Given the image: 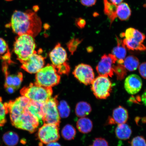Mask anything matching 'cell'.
Listing matches in <instances>:
<instances>
[{"label":"cell","mask_w":146,"mask_h":146,"mask_svg":"<svg viewBox=\"0 0 146 146\" xmlns=\"http://www.w3.org/2000/svg\"><path fill=\"white\" fill-rule=\"evenodd\" d=\"M18 35L27 34L35 37L40 32L42 22L35 12L27 10L25 12L15 11L9 25Z\"/></svg>","instance_id":"cell-1"},{"label":"cell","mask_w":146,"mask_h":146,"mask_svg":"<svg viewBox=\"0 0 146 146\" xmlns=\"http://www.w3.org/2000/svg\"><path fill=\"white\" fill-rule=\"evenodd\" d=\"M36 44L34 37L27 34L18 35L14 44V51L21 63L29 59L35 51Z\"/></svg>","instance_id":"cell-2"},{"label":"cell","mask_w":146,"mask_h":146,"mask_svg":"<svg viewBox=\"0 0 146 146\" xmlns=\"http://www.w3.org/2000/svg\"><path fill=\"white\" fill-rule=\"evenodd\" d=\"M20 93L30 100L43 104L51 98L53 91L52 87L42 86L35 83L23 87Z\"/></svg>","instance_id":"cell-3"},{"label":"cell","mask_w":146,"mask_h":146,"mask_svg":"<svg viewBox=\"0 0 146 146\" xmlns=\"http://www.w3.org/2000/svg\"><path fill=\"white\" fill-rule=\"evenodd\" d=\"M61 77L55 67L48 64L36 73V82L37 84L46 87H52L60 83Z\"/></svg>","instance_id":"cell-4"},{"label":"cell","mask_w":146,"mask_h":146,"mask_svg":"<svg viewBox=\"0 0 146 146\" xmlns=\"http://www.w3.org/2000/svg\"><path fill=\"white\" fill-rule=\"evenodd\" d=\"M91 89L98 99L105 100L110 96L112 91V84L108 77L99 76L91 84Z\"/></svg>","instance_id":"cell-5"},{"label":"cell","mask_w":146,"mask_h":146,"mask_svg":"<svg viewBox=\"0 0 146 146\" xmlns=\"http://www.w3.org/2000/svg\"><path fill=\"white\" fill-rule=\"evenodd\" d=\"M57 96L51 97L43 104L44 113L43 123L54 124L59 127L61 117L58 109V103Z\"/></svg>","instance_id":"cell-6"},{"label":"cell","mask_w":146,"mask_h":146,"mask_svg":"<svg viewBox=\"0 0 146 146\" xmlns=\"http://www.w3.org/2000/svg\"><path fill=\"white\" fill-rule=\"evenodd\" d=\"M11 123L17 128L27 131L31 133L35 132L40 123L36 118L25 110L22 114Z\"/></svg>","instance_id":"cell-7"},{"label":"cell","mask_w":146,"mask_h":146,"mask_svg":"<svg viewBox=\"0 0 146 146\" xmlns=\"http://www.w3.org/2000/svg\"><path fill=\"white\" fill-rule=\"evenodd\" d=\"M59 127L54 124L44 123L38 131L37 136L41 144L56 142L60 138Z\"/></svg>","instance_id":"cell-8"},{"label":"cell","mask_w":146,"mask_h":146,"mask_svg":"<svg viewBox=\"0 0 146 146\" xmlns=\"http://www.w3.org/2000/svg\"><path fill=\"white\" fill-rule=\"evenodd\" d=\"M117 61V59L113 54H104L96 67L98 74L100 76L112 77L114 75L113 67Z\"/></svg>","instance_id":"cell-9"},{"label":"cell","mask_w":146,"mask_h":146,"mask_svg":"<svg viewBox=\"0 0 146 146\" xmlns=\"http://www.w3.org/2000/svg\"><path fill=\"white\" fill-rule=\"evenodd\" d=\"M73 74L78 81L86 85L91 84L94 79V70L90 66L86 64L77 66Z\"/></svg>","instance_id":"cell-10"},{"label":"cell","mask_w":146,"mask_h":146,"mask_svg":"<svg viewBox=\"0 0 146 146\" xmlns=\"http://www.w3.org/2000/svg\"><path fill=\"white\" fill-rule=\"evenodd\" d=\"M21 68L31 74H36L45 64V58L35 51L27 61L22 63Z\"/></svg>","instance_id":"cell-11"},{"label":"cell","mask_w":146,"mask_h":146,"mask_svg":"<svg viewBox=\"0 0 146 146\" xmlns=\"http://www.w3.org/2000/svg\"><path fill=\"white\" fill-rule=\"evenodd\" d=\"M3 70L5 77V89L11 88L15 91L17 90L23 81V73L18 72L17 74H11L8 71V64L5 62L3 64Z\"/></svg>","instance_id":"cell-12"},{"label":"cell","mask_w":146,"mask_h":146,"mask_svg":"<svg viewBox=\"0 0 146 146\" xmlns=\"http://www.w3.org/2000/svg\"><path fill=\"white\" fill-rule=\"evenodd\" d=\"M142 83L141 78L136 74H131L126 78L124 87L127 92L131 95L136 94L141 90Z\"/></svg>","instance_id":"cell-13"},{"label":"cell","mask_w":146,"mask_h":146,"mask_svg":"<svg viewBox=\"0 0 146 146\" xmlns=\"http://www.w3.org/2000/svg\"><path fill=\"white\" fill-rule=\"evenodd\" d=\"M128 119L129 113L127 110L119 106L113 110L112 116L109 117L108 123L109 125L125 123Z\"/></svg>","instance_id":"cell-14"},{"label":"cell","mask_w":146,"mask_h":146,"mask_svg":"<svg viewBox=\"0 0 146 146\" xmlns=\"http://www.w3.org/2000/svg\"><path fill=\"white\" fill-rule=\"evenodd\" d=\"M49 56L52 65L54 67L65 62L68 59L66 51L60 43L56 45L50 52Z\"/></svg>","instance_id":"cell-15"},{"label":"cell","mask_w":146,"mask_h":146,"mask_svg":"<svg viewBox=\"0 0 146 146\" xmlns=\"http://www.w3.org/2000/svg\"><path fill=\"white\" fill-rule=\"evenodd\" d=\"M43 103L30 100L25 110L38 120L39 123L43 122L44 113Z\"/></svg>","instance_id":"cell-16"},{"label":"cell","mask_w":146,"mask_h":146,"mask_svg":"<svg viewBox=\"0 0 146 146\" xmlns=\"http://www.w3.org/2000/svg\"><path fill=\"white\" fill-rule=\"evenodd\" d=\"M117 45L114 47L112 51V54L115 56L117 59V62L118 64L123 63L124 60L125 59L127 54L125 47L123 44V41L117 38Z\"/></svg>","instance_id":"cell-17"},{"label":"cell","mask_w":146,"mask_h":146,"mask_svg":"<svg viewBox=\"0 0 146 146\" xmlns=\"http://www.w3.org/2000/svg\"><path fill=\"white\" fill-rule=\"evenodd\" d=\"M132 132L130 126L126 123L118 125L115 131L117 137L118 139L123 140L129 139Z\"/></svg>","instance_id":"cell-18"},{"label":"cell","mask_w":146,"mask_h":146,"mask_svg":"<svg viewBox=\"0 0 146 146\" xmlns=\"http://www.w3.org/2000/svg\"><path fill=\"white\" fill-rule=\"evenodd\" d=\"M116 14L117 17L122 21L128 19L131 14V11L127 3H121L117 5Z\"/></svg>","instance_id":"cell-19"},{"label":"cell","mask_w":146,"mask_h":146,"mask_svg":"<svg viewBox=\"0 0 146 146\" xmlns=\"http://www.w3.org/2000/svg\"><path fill=\"white\" fill-rule=\"evenodd\" d=\"M76 127L80 132L87 134L92 131L93 125L92 122L88 118L81 117L76 123Z\"/></svg>","instance_id":"cell-20"},{"label":"cell","mask_w":146,"mask_h":146,"mask_svg":"<svg viewBox=\"0 0 146 146\" xmlns=\"http://www.w3.org/2000/svg\"><path fill=\"white\" fill-rule=\"evenodd\" d=\"M104 11L110 20L111 24L117 17L116 12L117 5L109 2L108 0H104Z\"/></svg>","instance_id":"cell-21"},{"label":"cell","mask_w":146,"mask_h":146,"mask_svg":"<svg viewBox=\"0 0 146 146\" xmlns=\"http://www.w3.org/2000/svg\"><path fill=\"white\" fill-rule=\"evenodd\" d=\"M92 111V108L90 104L85 102H79L76 105L75 112L78 117H85L88 115Z\"/></svg>","instance_id":"cell-22"},{"label":"cell","mask_w":146,"mask_h":146,"mask_svg":"<svg viewBox=\"0 0 146 146\" xmlns=\"http://www.w3.org/2000/svg\"><path fill=\"white\" fill-rule=\"evenodd\" d=\"M0 58L8 64L12 62L11 54L6 42L0 38Z\"/></svg>","instance_id":"cell-23"},{"label":"cell","mask_w":146,"mask_h":146,"mask_svg":"<svg viewBox=\"0 0 146 146\" xmlns=\"http://www.w3.org/2000/svg\"><path fill=\"white\" fill-rule=\"evenodd\" d=\"M3 142L7 146H15L19 141V137L15 132L9 131L5 133L3 137Z\"/></svg>","instance_id":"cell-24"},{"label":"cell","mask_w":146,"mask_h":146,"mask_svg":"<svg viewBox=\"0 0 146 146\" xmlns=\"http://www.w3.org/2000/svg\"><path fill=\"white\" fill-rule=\"evenodd\" d=\"M124 66L127 70L132 72L136 70L139 64V60L136 56H129L124 60Z\"/></svg>","instance_id":"cell-25"},{"label":"cell","mask_w":146,"mask_h":146,"mask_svg":"<svg viewBox=\"0 0 146 146\" xmlns=\"http://www.w3.org/2000/svg\"><path fill=\"white\" fill-rule=\"evenodd\" d=\"M123 44L129 50L144 51L146 47L142 43L138 42L133 39H125L123 41Z\"/></svg>","instance_id":"cell-26"},{"label":"cell","mask_w":146,"mask_h":146,"mask_svg":"<svg viewBox=\"0 0 146 146\" xmlns=\"http://www.w3.org/2000/svg\"><path fill=\"white\" fill-rule=\"evenodd\" d=\"M76 132L75 129L70 125H67L62 131V135L64 138L68 140H72L75 137Z\"/></svg>","instance_id":"cell-27"},{"label":"cell","mask_w":146,"mask_h":146,"mask_svg":"<svg viewBox=\"0 0 146 146\" xmlns=\"http://www.w3.org/2000/svg\"><path fill=\"white\" fill-rule=\"evenodd\" d=\"M58 112L60 117H68L70 114V109L68 104L65 100H62L58 105Z\"/></svg>","instance_id":"cell-28"},{"label":"cell","mask_w":146,"mask_h":146,"mask_svg":"<svg viewBox=\"0 0 146 146\" xmlns=\"http://www.w3.org/2000/svg\"><path fill=\"white\" fill-rule=\"evenodd\" d=\"M8 113L6 106L3 103L2 98L0 97V127L3 126L6 123V115Z\"/></svg>","instance_id":"cell-29"},{"label":"cell","mask_w":146,"mask_h":146,"mask_svg":"<svg viewBox=\"0 0 146 146\" xmlns=\"http://www.w3.org/2000/svg\"><path fill=\"white\" fill-rule=\"evenodd\" d=\"M114 72L115 73L117 79L121 80L123 79L127 74V71L124 66L118 64L117 66H114L113 67Z\"/></svg>","instance_id":"cell-30"},{"label":"cell","mask_w":146,"mask_h":146,"mask_svg":"<svg viewBox=\"0 0 146 146\" xmlns=\"http://www.w3.org/2000/svg\"><path fill=\"white\" fill-rule=\"evenodd\" d=\"M55 67L58 74L61 75L68 74L70 70V67L66 62Z\"/></svg>","instance_id":"cell-31"},{"label":"cell","mask_w":146,"mask_h":146,"mask_svg":"<svg viewBox=\"0 0 146 146\" xmlns=\"http://www.w3.org/2000/svg\"><path fill=\"white\" fill-rule=\"evenodd\" d=\"M131 146H146V140L144 137L137 136L131 142Z\"/></svg>","instance_id":"cell-32"},{"label":"cell","mask_w":146,"mask_h":146,"mask_svg":"<svg viewBox=\"0 0 146 146\" xmlns=\"http://www.w3.org/2000/svg\"><path fill=\"white\" fill-rule=\"evenodd\" d=\"M81 41L78 39H73L67 44V47L72 54L75 52L77 47Z\"/></svg>","instance_id":"cell-33"},{"label":"cell","mask_w":146,"mask_h":146,"mask_svg":"<svg viewBox=\"0 0 146 146\" xmlns=\"http://www.w3.org/2000/svg\"><path fill=\"white\" fill-rule=\"evenodd\" d=\"M146 36L145 34L138 30L135 29L133 33V38L134 39L140 43H142L145 39Z\"/></svg>","instance_id":"cell-34"},{"label":"cell","mask_w":146,"mask_h":146,"mask_svg":"<svg viewBox=\"0 0 146 146\" xmlns=\"http://www.w3.org/2000/svg\"><path fill=\"white\" fill-rule=\"evenodd\" d=\"M90 146H109V144L105 139L98 138L95 139L92 145Z\"/></svg>","instance_id":"cell-35"},{"label":"cell","mask_w":146,"mask_h":146,"mask_svg":"<svg viewBox=\"0 0 146 146\" xmlns=\"http://www.w3.org/2000/svg\"><path fill=\"white\" fill-rule=\"evenodd\" d=\"M139 70L142 77L146 79V62L141 64L139 67Z\"/></svg>","instance_id":"cell-36"},{"label":"cell","mask_w":146,"mask_h":146,"mask_svg":"<svg viewBox=\"0 0 146 146\" xmlns=\"http://www.w3.org/2000/svg\"><path fill=\"white\" fill-rule=\"evenodd\" d=\"M81 4L84 6L92 7L95 5L97 0H80Z\"/></svg>","instance_id":"cell-37"},{"label":"cell","mask_w":146,"mask_h":146,"mask_svg":"<svg viewBox=\"0 0 146 146\" xmlns=\"http://www.w3.org/2000/svg\"><path fill=\"white\" fill-rule=\"evenodd\" d=\"M86 21L84 19H82V18H79L76 21V24L78 27L80 28H83L85 27L86 25Z\"/></svg>","instance_id":"cell-38"},{"label":"cell","mask_w":146,"mask_h":146,"mask_svg":"<svg viewBox=\"0 0 146 146\" xmlns=\"http://www.w3.org/2000/svg\"><path fill=\"white\" fill-rule=\"evenodd\" d=\"M141 100L142 103L146 107V91L142 95Z\"/></svg>","instance_id":"cell-39"},{"label":"cell","mask_w":146,"mask_h":146,"mask_svg":"<svg viewBox=\"0 0 146 146\" xmlns=\"http://www.w3.org/2000/svg\"><path fill=\"white\" fill-rule=\"evenodd\" d=\"M123 0H110V2L117 5L123 2Z\"/></svg>","instance_id":"cell-40"},{"label":"cell","mask_w":146,"mask_h":146,"mask_svg":"<svg viewBox=\"0 0 146 146\" xmlns=\"http://www.w3.org/2000/svg\"><path fill=\"white\" fill-rule=\"evenodd\" d=\"M46 145V146H61L59 143L56 141L50 142V143L47 144Z\"/></svg>","instance_id":"cell-41"},{"label":"cell","mask_w":146,"mask_h":146,"mask_svg":"<svg viewBox=\"0 0 146 146\" xmlns=\"http://www.w3.org/2000/svg\"><path fill=\"white\" fill-rule=\"evenodd\" d=\"M5 1H13V0H5Z\"/></svg>","instance_id":"cell-42"},{"label":"cell","mask_w":146,"mask_h":146,"mask_svg":"<svg viewBox=\"0 0 146 146\" xmlns=\"http://www.w3.org/2000/svg\"><path fill=\"white\" fill-rule=\"evenodd\" d=\"M145 6L146 7V4L145 5Z\"/></svg>","instance_id":"cell-43"}]
</instances>
